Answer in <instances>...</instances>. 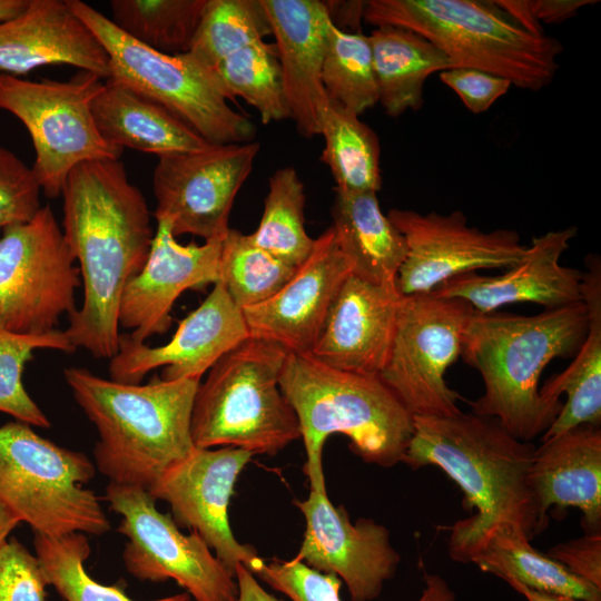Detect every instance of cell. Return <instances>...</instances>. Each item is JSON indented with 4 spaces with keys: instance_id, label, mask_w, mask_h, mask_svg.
Segmentation results:
<instances>
[{
    "instance_id": "obj_45",
    "label": "cell",
    "mask_w": 601,
    "mask_h": 601,
    "mask_svg": "<svg viewBox=\"0 0 601 601\" xmlns=\"http://www.w3.org/2000/svg\"><path fill=\"white\" fill-rule=\"evenodd\" d=\"M595 0H526L529 11L534 22L543 24L561 23Z\"/></svg>"
},
{
    "instance_id": "obj_43",
    "label": "cell",
    "mask_w": 601,
    "mask_h": 601,
    "mask_svg": "<svg viewBox=\"0 0 601 601\" xmlns=\"http://www.w3.org/2000/svg\"><path fill=\"white\" fill-rule=\"evenodd\" d=\"M440 79L450 87L473 114L486 111L512 83L500 76L474 68L455 67L440 72Z\"/></svg>"
},
{
    "instance_id": "obj_36",
    "label": "cell",
    "mask_w": 601,
    "mask_h": 601,
    "mask_svg": "<svg viewBox=\"0 0 601 601\" xmlns=\"http://www.w3.org/2000/svg\"><path fill=\"white\" fill-rule=\"evenodd\" d=\"M296 268L257 246L250 235L229 228L221 243L217 282L243 311L275 295Z\"/></svg>"
},
{
    "instance_id": "obj_42",
    "label": "cell",
    "mask_w": 601,
    "mask_h": 601,
    "mask_svg": "<svg viewBox=\"0 0 601 601\" xmlns=\"http://www.w3.org/2000/svg\"><path fill=\"white\" fill-rule=\"evenodd\" d=\"M47 582L36 555L18 540L0 545V601H46Z\"/></svg>"
},
{
    "instance_id": "obj_34",
    "label": "cell",
    "mask_w": 601,
    "mask_h": 601,
    "mask_svg": "<svg viewBox=\"0 0 601 601\" xmlns=\"http://www.w3.org/2000/svg\"><path fill=\"white\" fill-rule=\"evenodd\" d=\"M214 73L228 99L243 98L258 111L263 124L290 118L274 45L264 40L250 43L223 60Z\"/></svg>"
},
{
    "instance_id": "obj_11",
    "label": "cell",
    "mask_w": 601,
    "mask_h": 601,
    "mask_svg": "<svg viewBox=\"0 0 601 601\" xmlns=\"http://www.w3.org/2000/svg\"><path fill=\"white\" fill-rule=\"evenodd\" d=\"M76 258L50 205L0 236V328L41 335L76 311Z\"/></svg>"
},
{
    "instance_id": "obj_30",
    "label": "cell",
    "mask_w": 601,
    "mask_h": 601,
    "mask_svg": "<svg viewBox=\"0 0 601 601\" xmlns=\"http://www.w3.org/2000/svg\"><path fill=\"white\" fill-rule=\"evenodd\" d=\"M483 572L515 581L529 589L583 601H601V589L535 550L516 528L499 530L473 559Z\"/></svg>"
},
{
    "instance_id": "obj_4",
    "label": "cell",
    "mask_w": 601,
    "mask_h": 601,
    "mask_svg": "<svg viewBox=\"0 0 601 601\" xmlns=\"http://www.w3.org/2000/svg\"><path fill=\"white\" fill-rule=\"evenodd\" d=\"M63 375L98 431L95 461L110 482L148 491L196 447L190 424L199 380L154 376L144 385L127 384L81 367Z\"/></svg>"
},
{
    "instance_id": "obj_6",
    "label": "cell",
    "mask_w": 601,
    "mask_h": 601,
    "mask_svg": "<svg viewBox=\"0 0 601 601\" xmlns=\"http://www.w3.org/2000/svg\"><path fill=\"white\" fill-rule=\"evenodd\" d=\"M363 20L411 30L435 45L455 67L474 68L538 91L559 69L562 43L529 31L495 1L368 0Z\"/></svg>"
},
{
    "instance_id": "obj_25",
    "label": "cell",
    "mask_w": 601,
    "mask_h": 601,
    "mask_svg": "<svg viewBox=\"0 0 601 601\" xmlns=\"http://www.w3.org/2000/svg\"><path fill=\"white\" fill-rule=\"evenodd\" d=\"M530 484L541 532L551 506L575 508L589 532L601 526V428L582 424L542 441L535 449Z\"/></svg>"
},
{
    "instance_id": "obj_8",
    "label": "cell",
    "mask_w": 601,
    "mask_h": 601,
    "mask_svg": "<svg viewBox=\"0 0 601 601\" xmlns=\"http://www.w3.org/2000/svg\"><path fill=\"white\" fill-rule=\"evenodd\" d=\"M109 57L110 78L171 112L210 145L250 142L256 128L234 110L216 75L189 52L166 55L126 36L100 11L68 0Z\"/></svg>"
},
{
    "instance_id": "obj_41",
    "label": "cell",
    "mask_w": 601,
    "mask_h": 601,
    "mask_svg": "<svg viewBox=\"0 0 601 601\" xmlns=\"http://www.w3.org/2000/svg\"><path fill=\"white\" fill-rule=\"evenodd\" d=\"M40 193L33 168L0 146V234L35 217L42 207Z\"/></svg>"
},
{
    "instance_id": "obj_37",
    "label": "cell",
    "mask_w": 601,
    "mask_h": 601,
    "mask_svg": "<svg viewBox=\"0 0 601 601\" xmlns=\"http://www.w3.org/2000/svg\"><path fill=\"white\" fill-rule=\"evenodd\" d=\"M268 35L260 0H207L188 52L214 71L227 57Z\"/></svg>"
},
{
    "instance_id": "obj_1",
    "label": "cell",
    "mask_w": 601,
    "mask_h": 601,
    "mask_svg": "<svg viewBox=\"0 0 601 601\" xmlns=\"http://www.w3.org/2000/svg\"><path fill=\"white\" fill-rule=\"evenodd\" d=\"M61 196L63 236L83 284L82 304L65 333L76 348L110 359L118 351L121 294L144 267L155 236L150 211L120 159L79 164Z\"/></svg>"
},
{
    "instance_id": "obj_14",
    "label": "cell",
    "mask_w": 601,
    "mask_h": 601,
    "mask_svg": "<svg viewBox=\"0 0 601 601\" xmlns=\"http://www.w3.org/2000/svg\"><path fill=\"white\" fill-rule=\"evenodd\" d=\"M259 147L256 141L210 145L158 157L152 175L156 220H166L175 237L224 238L235 197Z\"/></svg>"
},
{
    "instance_id": "obj_10",
    "label": "cell",
    "mask_w": 601,
    "mask_h": 601,
    "mask_svg": "<svg viewBox=\"0 0 601 601\" xmlns=\"http://www.w3.org/2000/svg\"><path fill=\"white\" fill-rule=\"evenodd\" d=\"M104 82L88 71L69 81L0 75V109L27 128L36 152L32 168L48 198L61 196L70 171L79 164L120 159L124 149L102 138L91 112Z\"/></svg>"
},
{
    "instance_id": "obj_20",
    "label": "cell",
    "mask_w": 601,
    "mask_h": 601,
    "mask_svg": "<svg viewBox=\"0 0 601 601\" xmlns=\"http://www.w3.org/2000/svg\"><path fill=\"white\" fill-rule=\"evenodd\" d=\"M223 238L201 245H183L166 220H157L148 258L126 285L119 302V327L129 328L135 342L166 333L170 312L187 289H198L218 280Z\"/></svg>"
},
{
    "instance_id": "obj_17",
    "label": "cell",
    "mask_w": 601,
    "mask_h": 601,
    "mask_svg": "<svg viewBox=\"0 0 601 601\" xmlns=\"http://www.w3.org/2000/svg\"><path fill=\"white\" fill-rule=\"evenodd\" d=\"M294 505L306 521L295 559L344 581L351 601L378 598L401 561L388 530L372 519L352 523L346 509L335 506L327 493L309 491L305 500H294Z\"/></svg>"
},
{
    "instance_id": "obj_15",
    "label": "cell",
    "mask_w": 601,
    "mask_h": 601,
    "mask_svg": "<svg viewBox=\"0 0 601 601\" xmlns=\"http://www.w3.org/2000/svg\"><path fill=\"white\" fill-rule=\"evenodd\" d=\"M387 218L407 246L396 277V288L403 296L428 294L450 278L470 272L511 268L526 252L515 230L482 231L469 226L461 210L424 215L394 208Z\"/></svg>"
},
{
    "instance_id": "obj_7",
    "label": "cell",
    "mask_w": 601,
    "mask_h": 601,
    "mask_svg": "<svg viewBox=\"0 0 601 601\" xmlns=\"http://www.w3.org/2000/svg\"><path fill=\"white\" fill-rule=\"evenodd\" d=\"M287 354L275 343L249 336L223 355L195 395L194 445L275 455L299 439L296 414L279 388Z\"/></svg>"
},
{
    "instance_id": "obj_16",
    "label": "cell",
    "mask_w": 601,
    "mask_h": 601,
    "mask_svg": "<svg viewBox=\"0 0 601 601\" xmlns=\"http://www.w3.org/2000/svg\"><path fill=\"white\" fill-rule=\"evenodd\" d=\"M252 457L233 446L195 447L148 490L155 500L169 504L178 526L198 533L233 575L238 564L255 573L264 561L252 545L238 542L228 516L235 483Z\"/></svg>"
},
{
    "instance_id": "obj_19",
    "label": "cell",
    "mask_w": 601,
    "mask_h": 601,
    "mask_svg": "<svg viewBox=\"0 0 601 601\" xmlns=\"http://www.w3.org/2000/svg\"><path fill=\"white\" fill-rule=\"evenodd\" d=\"M349 275L351 263L329 226L315 238L307 258L275 295L243 309L249 336L275 343L290 354L309 355Z\"/></svg>"
},
{
    "instance_id": "obj_23",
    "label": "cell",
    "mask_w": 601,
    "mask_h": 601,
    "mask_svg": "<svg viewBox=\"0 0 601 601\" xmlns=\"http://www.w3.org/2000/svg\"><path fill=\"white\" fill-rule=\"evenodd\" d=\"M280 65L290 118L299 135H319L328 97L322 82V67L332 20L319 0H260Z\"/></svg>"
},
{
    "instance_id": "obj_9",
    "label": "cell",
    "mask_w": 601,
    "mask_h": 601,
    "mask_svg": "<svg viewBox=\"0 0 601 601\" xmlns=\"http://www.w3.org/2000/svg\"><path fill=\"white\" fill-rule=\"evenodd\" d=\"M95 473L86 454L41 437L31 425H0V501L35 533H107L100 497L85 487Z\"/></svg>"
},
{
    "instance_id": "obj_40",
    "label": "cell",
    "mask_w": 601,
    "mask_h": 601,
    "mask_svg": "<svg viewBox=\"0 0 601 601\" xmlns=\"http://www.w3.org/2000/svg\"><path fill=\"white\" fill-rule=\"evenodd\" d=\"M274 590L292 601H342V581L334 574L318 572L297 559L273 558L263 561L254 573ZM445 579L439 574L424 575V589L417 601H455Z\"/></svg>"
},
{
    "instance_id": "obj_28",
    "label": "cell",
    "mask_w": 601,
    "mask_h": 601,
    "mask_svg": "<svg viewBox=\"0 0 601 601\" xmlns=\"http://www.w3.org/2000/svg\"><path fill=\"white\" fill-rule=\"evenodd\" d=\"M332 228L352 275L371 284L396 286L406 257L404 236L383 214L376 193L335 190Z\"/></svg>"
},
{
    "instance_id": "obj_38",
    "label": "cell",
    "mask_w": 601,
    "mask_h": 601,
    "mask_svg": "<svg viewBox=\"0 0 601 601\" xmlns=\"http://www.w3.org/2000/svg\"><path fill=\"white\" fill-rule=\"evenodd\" d=\"M329 101L362 115L378 102L368 36L332 23L322 67Z\"/></svg>"
},
{
    "instance_id": "obj_5",
    "label": "cell",
    "mask_w": 601,
    "mask_h": 601,
    "mask_svg": "<svg viewBox=\"0 0 601 601\" xmlns=\"http://www.w3.org/2000/svg\"><path fill=\"white\" fill-rule=\"evenodd\" d=\"M306 450L309 491L327 493L323 447L333 434L351 441L364 462L383 467L402 463L413 434V416L380 380L339 371L311 355L288 353L279 376Z\"/></svg>"
},
{
    "instance_id": "obj_50",
    "label": "cell",
    "mask_w": 601,
    "mask_h": 601,
    "mask_svg": "<svg viewBox=\"0 0 601 601\" xmlns=\"http://www.w3.org/2000/svg\"><path fill=\"white\" fill-rule=\"evenodd\" d=\"M183 601H195L190 598V595H188L186 599H184Z\"/></svg>"
},
{
    "instance_id": "obj_35",
    "label": "cell",
    "mask_w": 601,
    "mask_h": 601,
    "mask_svg": "<svg viewBox=\"0 0 601 601\" xmlns=\"http://www.w3.org/2000/svg\"><path fill=\"white\" fill-rule=\"evenodd\" d=\"M36 558L48 585L66 601H137L117 585H106L91 578L85 561L90 545L83 533L60 536L35 533ZM187 592L148 601H183Z\"/></svg>"
},
{
    "instance_id": "obj_32",
    "label": "cell",
    "mask_w": 601,
    "mask_h": 601,
    "mask_svg": "<svg viewBox=\"0 0 601 601\" xmlns=\"http://www.w3.org/2000/svg\"><path fill=\"white\" fill-rule=\"evenodd\" d=\"M207 0H112V23L137 42L166 55L189 51Z\"/></svg>"
},
{
    "instance_id": "obj_27",
    "label": "cell",
    "mask_w": 601,
    "mask_h": 601,
    "mask_svg": "<svg viewBox=\"0 0 601 601\" xmlns=\"http://www.w3.org/2000/svg\"><path fill=\"white\" fill-rule=\"evenodd\" d=\"M582 302L588 313L587 336L572 363L540 390L545 401L562 407L541 441L582 424L601 425V263L587 258Z\"/></svg>"
},
{
    "instance_id": "obj_13",
    "label": "cell",
    "mask_w": 601,
    "mask_h": 601,
    "mask_svg": "<svg viewBox=\"0 0 601 601\" xmlns=\"http://www.w3.org/2000/svg\"><path fill=\"white\" fill-rule=\"evenodd\" d=\"M104 500L121 516L118 532L128 539L122 559L129 574L140 581L174 580L195 601L237 600L235 575L198 533H181L147 490L109 482Z\"/></svg>"
},
{
    "instance_id": "obj_48",
    "label": "cell",
    "mask_w": 601,
    "mask_h": 601,
    "mask_svg": "<svg viewBox=\"0 0 601 601\" xmlns=\"http://www.w3.org/2000/svg\"><path fill=\"white\" fill-rule=\"evenodd\" d=\"M19 523L18 518L0 501V545L8 540Z\"/></svg>"
},
{
    "instance_id": "obj_49",
    "label": "cell",
    "mask_w": 601,
    "mask_h": 601,
    "mask_svg": "<svg viewBox=\"0 0 601 601\" xmlns=\"http://www.w3.org/2000/svg\"><path fill=\"white\" fill-rule=\"evenodd\" d=\"M28 2L29 0H0V21L20 13Z\"/></svg>"
},
{
    "instance_id": "obj_12",
    "label": "cell",
    "mask_w": 601,
    "mask_h": 601,
    "mask_svg": "<svg viewBox=\"0 0 601 601\" xmlns=\"http://www.w3.org/2000/svg\"><path fill=\"white\" fill-rule=\"evenodd\" d=\"M474 308L432 293L401 297L388 359L380 380L413 416H452L462 398L445 381L461 355Z\"/></svg>"
},
{
    "instance_id": "obj_47",
    "label": "cell",
    "mask_w": 601,
    "mask_h": 601,
    "mask_svg": "<svg viewBox=\"0 0 601 601\" xmlns=\"http://www.w3.org/2000/svg\"><path fill=\"white\" fill-rule=\"evenodd\" d=\"M505 582L515 591L521 593L528 601H583L575 598L532 590L512 580H508Z\"/></svg>"
},
{
    "instance_id": "obj_18",
    "label": "cell",
    "mask_w": 601,
    "mask_h": 601,
    "mask_svg": "<svg viewBox=\"0 0 601 601\" xmlns=\"http://www.w3.org/2000/svg\"><path fill=\"white\" fill-rule=\"evenodd\" d=\"M243 311L220 282L178 325L171 339L150 347L120 334L117 354L110 358V380L140 384L152 370L164 366L166 381L199 380L227 352L248 338Z\"/></svg>"
},
{
    "instance_id": "obj_22",
    "label": "cell",
    "mask_w": 601,
    "mask_h": 601,
    "mask_svg": "<svg viewBox=\"0 0 601 601\" xmlns=\"http://www.w3.org/2000/svg\"><path fill=\"white\" fill-rule=\"evenodd\" d=\"M401 297L396 286L349 275L309 355L339 371L378 376L392 348Z\"/></svg>"
},
{
    "instance_id": "obj_39",
    "label": "cell",
    "mask_w": 601,
    "mask_h": 601,
    "mask_svg": "<svg viewBox=\"0 0 601 601\" xmlns=\"http://www.w3.org/2000/svg\"><path fill=\"white\" fill-rule=\"evenodd\" d=\"M37 349L72 353L77 348L65 331L26 335L0 328V412L31 426L49 428V418L28 394L22 382L24 366Z\"/></svg>"
},
{
    "instance_id": "obj_3",
    "label": "cell",
    "mask_w": 601,
    "mask_h": 601,
    "mask_svg": "<svg viewBox=\"0 0 601 601\" xmlns=\"http://www.w3.org/2000/svg\"><path fill=\"white\" fill-rule=\"evenodd\" d=\"M587 332L583 302L536 315L474 311L460 355L484 382L483 395L471 402L472 413L497 420L520 441L543 435L563 403L544 400L541 374L552 359L574 356Z\"/></svg>"
},
{
    "instance_id": "obj_21",
    "label": "cell",
    "mask_w": 601,
    "mask_h": 601,
    "mask_svg": "<svg viewBox=\"0 0 601 601\" xmlns=\"http://www.w3.org/2000/svg\"><path fill=\"white\" fill-rule=\"evenodd\" d=\"M577 233L569 226L532 237L522 260L504 274L470 272L450 278L431 293L465 300L479 313L514 303H534L545 309L582 303L583 272L560 263Z\"/></svg>"
},
{
    "instance_id": "obj_29",
    "label": "cell",
    "mask_w": 601,
    "mask_h": 601,
    "mask_svg": "<svg viewBox=\"0 0 601 601\" xmlns=\"http://www.w3.org/2000/svg\"><path fill=\"white\" fill-rule=\"evenodd\" d=\"M378 102L390 117L423 105V88L434 72L454 68L452 60L424 37L394 26L368 36Z\"/></svg>"
},
{
    "instance_id": "obj_46",
    "label": "cell",
    "mask_w": 601,
    "mask_h": 601,
    "mask_svg": "<svg viewBox=\"0 0 601 601\" xmlns=\"http://www.w3.org/2000/svg\"><path fill=\"white\" fill-rule=\"evenodd\" d=\"M235 579L238 587L236 601H284L266 591L254 573L243 564L237 565Z\"/></svg>"
},
{
    "instance_id": "obj_31",
    "label": "cell",
    "mask_w": 601,
    "mask_h": 601,
    "mask_svg": "<svg viewBox=\"0 0 601 601\" xmlns=\"http://www.w3.org/2000/svg\"><path fill=\"white\" fill-rule=\"evenodd\" d=\"M319 135L324 138L321 160L332 173L335 190L381 189L380 140L358 115L329 101L321 119Z\"/></svg>"
},
{
    "instance_id": "obj_24",
    "label": "cell",
    "mask_w": 601,
    "mask_h": 601,
    "mask_svg": "<svg viewBox=\"0 0 601 601\" xmlns=\"http://www.w3.org/2000/svg\"><path fill=\"white\" fill-rule=\"evenodd\" d=\"M49 65H69L107 80V51L68 0H29L0 21V71L21 77Z\"/></svg>"
},
{
    "instance_id": "obj_26",
    "label": "cell",
    "mask_w": 601,
    "mask_h": 601,
    "mask_svg": "<svg viewBox=\"0 0 601 601\" xmlns=\"http://www.w3.org/2000/svg\"><path fill=\"white\" fill-rule=\"evenodd\" d=\"M91 112L102 138L121 149L160 157L210 146L164 107L114 79L105 80L92 100Z\"/></svg>"
},
{
    "instance_id": "obj_2",
    "label": "cell",
    "mask_w": 601,
    "mask_h": 601,
    "mask_svg": "<svg viewBox=\"0 0 601 601\" xmlns=\"http://www.w3.org/2000/svg\"><path fill=\"white\" fill-rule=\"evenodd\" d=\"M535 449L497 420L472 412L413 417L402 463L413 470L440 467L464 493V508L475 510L450 528L453 561L472 562L503 528L520 529L530 540L541 532L530 484Z\"/></svg>"
},
{
    "instance_id": "obj_33",
    "label": "cell",
    "mask_w": 601,
    "mask_h": 601,
    "mask_svg": "<svg viewBox=\"0 0 601 601\" xmlns=\"http://www.w3.org/2000/svg\"><path fill=\"white\" fill-rule=\"evenodd\" d=\"M305 200L296 170L290 166L277 169L269 178L259 225L249 234L257 246L294 267L307 258L315 240L305 229Z\"/></svg>"
},
{
    "instance_id": "obj_44",
    "label": "cell",
    "mask_w": 601,
    "mask_h": 601,
    "mask_svg": "<svg viewBox=\"0 0 601 601\" xmlns=\"http://www.w3.org/2000/svg\"><path fill=\"white\" fill-rule=\"evenodd\" d=\"M574 575L601 589V533L588 532L581 538L558 543L545 553Z\"/></svg>"
}]
</instances>
